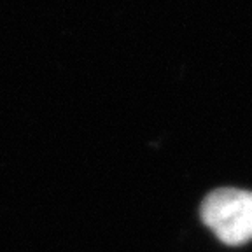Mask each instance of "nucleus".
I'll return each instance as SVG.
<instances>
[{"instance_id": "f257e3e1", "label": "nucleus", "mask_w": 252, "mask_h": 252, "mask_svg": "<svg viewBox=\"0 0 252 252\" xmlns=\"http://www.w3.org/2000/svg\"><path fill=\"white\" fill-rule=\"evenodd\" d=\"M201 219L226 245L247 244L252 240V193L216 189L201 203Z\"/></svg>"}]
</instances>
